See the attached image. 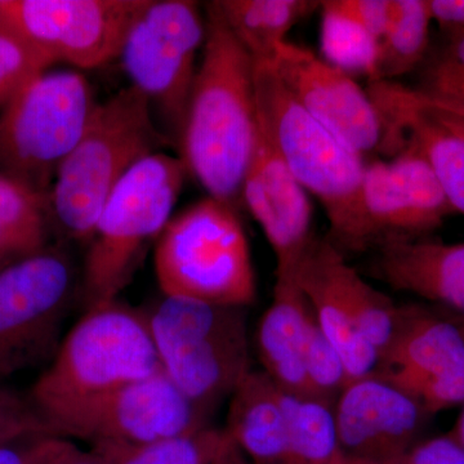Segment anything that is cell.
Instances as JSON below:
<instances>
[{
    "mask_svg": "<svg viewBox=\"0 0 464 464\" xmlns=\"http://www.w3.org/2000/svg\"><path fill=\"white\" fill-rule=\"evenodd\" d=\"M340 279L357 328L374 348L380 362L395 338L401 304L366 282L346 257L341 262Z\"/></svg>",
    "mask_w": 464,
    "mask_h": 464,
    "instance_id": "cell-27",
    "label": "cell"
},
{
    "mask_svg": "<svg viewBox=\"0 0 464 464\" xmlns=\"http://www.w3.org/2000/svg\"><path fill=\"white\" fill-rule=\"evenodd\" d=\"M149 0H0L7 27L52 65L97 69L119 58Z\"/></svg>",
    "mask_w": 464,
    "mask_h": 464,
    "instance_id": "cell-11",
    "label": "cell"
},
{
    "mask_svg": "<svg viewBox=\"0 0 464 464\" xmlns=\"http://www.w3.org/2000/svg\"><path fill=\"white\" fill-rule=\"evenodd\" d=\"M241 200L274 250L276 275L295 274L316 237L313 234V206L308 192L259 128Z\"/></svg>",
    "mask_w": 464,
    "mask_h": 464,
    "instance_id": "cell-18",
    "label": "cell"
},
{
    "mask_svg": "<svg viewBox=\"0 0 464 464\" xmlns=\"http://www.w3.org/2000/svg\"><path fill=\"white\" fill-rule=\"evenodd\" d=\"M320 45L324 60L346 74L368 76L373 81L380 42L355 21L322 2Z\"/></svg>",
    "mask_w": 464,
    "mask_h": 464,
    "instance_id": "cell-28",
    "label": "cell"
},
{
    "mask_svg": "<svg viewBox=\"0 0 464 464\" xmlns=\"http://www.w3.org/2000/svg\"><path fill=\"white\" fill-rule=\"evenodd\" d=\"M454 213L435 173L414 146L366 163L353 230L340 249L364 252L384 241L422 237Z\"/></svg>",
    "mask_w": 464,
    "mask_h": 464,
    "instance_id": "cell-12",
    "label": "cell"
},
{
    "mask_svg": "<svg viewBox=\"0 0 464 464\" xmlns=\"http://www.w3.org/2000/svg\"><path fill=\"white\" fill-rule=\"evenodd\" d=\"M63 439L57 438L56 441H54L53 447H52L50 453L45 456L44 459L42 460L39 464H51L52 459H53L54 454L57 453L58 448L63 444Z\"/></svg>",
    "mask_w": 464,
    "mask_h": 464,
    "instance_id": "cell-44",
    "label": "cell"
},
{
    "mask_svg": "<svg viewBox=\"0 0 464 464\" xmlns=\"http://www.w3.org/2000/svg\"><path fill=\"white\" fill-rule=\"evenodd\" d=\"M160 371L145 311L116 301L87 310L72 326L29 400L48 432L67 439L102 400Z\"/></svg>",
    "mask_w": 464,
    "mask_h": 464,
    "instance_id": "cell-2",
    "label": "cell"
},
{
    "mask_svg": "<svg viewBox=\"0 0 464 464\" xmlns=\"http://www.w3.org/2000/svg\"><path fill=\"white\" fill-rule=\"evenodd\" d=\"M74 282L69 256L50 246L0 270V382L52 362Z\"/></svg>",
    "mask_w": 464,
    "mask_h": 464,
    "instance_id": "cell-10",
    "label": "cell"
},
{
    "mask_svg": "<svg viewBox=\"0 0 464 464\" xmlns=\"http://www.w3.org/2000/svg\"><path fill=\"white\" fill-rule=\"evenodd\" d=\"M375 373L430 415L464 404V326L423 304H401L395 338Z\"/></svg>",
    "mask_w": 464,
    "mask_h": 464,
    "instance_id": "cell-13",
    "label": "cell"
},
{
    "mask_svg": "<svg viewBox=\"0 0 464 464\" xmlns=\"http://www.w3.org/2000/svg\"><path fill=\"white\" fill-rule=\"evenodd\" d=\"M373 274L391 288L456 311L464 319V243L423 237L384 241L377 248Z\"/></svg>",
    "mask_w": 464,
    "mask_h": 464,
    "instance_id": "cell-20",
    "label": "cell"
},
{
    "mask_svg": "<svg viewBox=\"0 0 464 464\" xmlns=\"http://www.w3.org/2000/svg\"><path fill=\"white\" fill-rule=\"evenodd\" d=\"M440 105V103H439ZM441 106L442 109L445 110V111L448 112L449 115L451 116V118L454 119V121H457L458 124L460 125V127L463 128L464 130V111H462V110H459V109H453V108H448V106H442V105H440Z\"/></svg>",
    "mask_w": 464,
    "mask_h": 464,
    "instance_id": "cell-43",
    "label": "cell"
},
{
    "mask_svg": "<svg viewBox=\"0 0 464 464\" xmlns=\"http://www.w3.org/2000/svg\"><path fill=\"white\" fill-rule=\"evenodd\" d=\"M392 464H464V448L448 433L422 440Z\"/></svg>",
    "mask_w": 464,
    "mask_h": 464,
    "instance_id": "cell-32",
    "label": "cell"
},
{
    "mask_svg": "<svg viewBox=\"0 0 464 464\" xmlns=\"http://www.w3.org/2000/svg\"><path fill=\"white\" fill-rule=\"evenodd\" d=\"M34 411L29 398H24L17 391L9 389L0 382V418L24 414Z\"/></svg>",
    "mask_w": 464,
    "mask_h": 464,
    "instance_id": "cell-39",
    "label": "cell"
},
{
    "mask_svg": "<svg viewBox=\"0 0 464 464\" xmlns=\"http://www.w3.org/2000/svg\"><path fill=\"white\" fill-rule=\"evenodd\" d=\"M347 464H392V463H375L368 460L347 459Z\"/></svg>",
    "mask_w": 464,
    "mask_h": 464,
    "instance_id": "cell-46",
    "label": "cell"
},
{
    "mask_svg": "<svg viewBox=\"0 0 464 464\" xmlns=\"http://www.w3.org/2000/svg\"><path fill=\"white\" fill-rule=\"evenodd\" d=\"M347 459L392 463L422 441L431 417L405 391L374 373L347 382L333 405Z\"/></svg>",
    "mask_w": 464,
    "mask_h": 464,
    "instance_id": "cell-16",
    "label": "cell"
},
{
    "mask_svg": "<svg viewBox=\"0 0 464 464\" xmlns=\"http://www.w3.org/2000/svg\"><path fill=\"white\" fill-rule=\"evenodd\" d=\"M308 311L295 275H276L273 302L259 320L256 343L262 372L277 389L314 398L304 368Z\"/></svg>",
    "mask_w": 464,
    "mask_h": 464,
    "instance_id": "cell-21",
    "label": "cell"
},
{
    "mask_svg": "<svg viewBox=\"0 0 464 464\" xmlns=\"http://www.w3.org/2000/svg\"><path fill=\"white\" fill-rule=\"evenodd\" d=\"M282 400L288 420L290 464H347L333 405L283 391Z\"/></svg>",
    "mask_w": 464,
    "mask_h": 464,
    "instance_id": "cell-26",
    "label": "cell"
},
{
    "mask_svg": "<svg viewBox=\"0 0 464 464\" xmlns=\"http://www.w3.org/2000/svg\"><path fill=\"white\" fill-rule=\"evenodd\" d=\"M188 169L182 159L155 152L132 168L106 200L88 241L83 276L87 310L118 301L143 248L172 219Z\"/></svg>",
    "mask_w": 464,
    "mask_h": 464,
    "instance_id": "cell-7",
    "label": "cell"
},
{
    "mask_svg": "<svg viewBox=\"0 0 464 464\" xmlns=\"http://www.w3.org/2000/svg\"><path fill=\"white\" fill-rule=\"evenodd\" d=\"M145 314L161 372L208 414L253 371L246 308L163 295Z\"/></svg>",
    "mask_w": 464,
    "mask_h": 464,
    "instance_id": "cell-4",
    "label": "cell"
},
{
    "mask_svg": "<svg viewBox=\"0 0 464 464\" xmlns=\"http://www.w3.org/2000/svg\"><path fill=\"white\" fill-rule=\"evenodd\" d=\"M418 91L442 105L464 111V76L423 84Z\"/></svg>",
    "mask_w": 464,
    "mask_h": 464,
    "instance_id": "cell-38",
    "label": "cell"
},
{
    "mask_svg": "<svg viewBox=\"0 0 464 464\" xmlns=\"http://www.w3.org/2000/svg\"><path fill=\"white\" fill-rule=\"evenodd\" d=\"M432 23L449 33L464 30V0H427Z\"/></svg>",
    "mask_w": 464,
    "mask_h": 464,
    "instance_id": "cell-37",
    "label": "cell"
},
{
    "mask_svg": "<svg viewBox=\"0 0 464 464\" xmlns=\"http://www.w3.org/2000/svg\"><path fill=\"white\" fill-rule=\"evenodd\" d=\"M460 76H464V30L450 33L447 45L427 69L424 84Z\"/></svg>",
    "mask_w": 464,
    "mask_h": 464,
    "instance_id": "cell-35",
    "label": "cell"
},
{
    "mask_svg": "<svg viewBox=\"0 0 464 464\" xmlns=\"http://www.w3.org/2000/svg\"><path fill=\"white\" fill-rule=\"evenodd\" d=\"M97 106L81 72L47 70L35 76L0 112V172L48 197Z\"/></svg>",
    "mask_w": 464,
    "mask_h": 464,
    "instance_id": "cell-8",
    "label": "cell"
},
{
    "mask_svg": "<svg viewBox=\"0 0 464 464\" xmlns=\"http://www.w3.org/2000/svg\"><path fill=\"white\" fill-rule=\"evenodd\" d=\"M346 256L328 239H314L295 271L320 328L340 353L347 382L373 374L378 355L357 328L340 279Z\"/></svg>",
    "mask_w": 464,
    "mask_h": 464,
    "instance_id": "cell-19",
    "label": "cell"
},
{
    "mask_svg": "<svg viewBox=\"0 0 464 464\" xmlns=\"http://www.w3.org/2000/svg\"><path fill=\"white\" fill-rule=\"evenodd\" d=\"M383 125L381 151L414 146L430 164L454 213L464 215V130L436 101L395 82L368 90Z\"/></svg>",
    "mask_w": 464,
    "mask_h": 464,
    "instance_id": "cell-17",
    "label": "cell"
},
{
    "mask_svg": "<svg viewBox=\"0 0 464 464\" xmlns=\"http://www.w3.org/2000/svg\"><path fill=\"white\" fill-rule=\"evenodd\" d=\"M155 274L163 295L246 308L257 282L235 207L209 197L170 219L159 237Z\"/></svg>",
    "mask_w": 464,
    "mask_h": 464,
    "instance_id": "cell-6",
    "label": "cell"
},
{
    "mask_svg": "<svg viewBox=\"0 0 464 464\" xmlns=\"http://www.w3.org/2000/svg\"><path fill=\"white\" fill-rule=\"evenodd\" d=\"M213 464H250V462L244 456L243 451L234 444L230 436H228L227 444L222 449L221 453H219V456L217 457Z\"/></svg>",
    "mask_w": 464,
    "mask_h": 464,
    "instance_id": "cell-41",
    "label": "cell"
},
{
    "mask_svg": "<svg viewBox=\"0 0 464 464\" xmlns=\"http://www.w3.org/2000/svg\"><path fill=\"white\" fill-rule=\"evenodd\" d=\"M460 320H462L464 326L463 317H460ZM450 435L453 436V438L456 439L457 441L459 442V444L464 448V404L463 411H460L456 426H454L453 431L450 432Z\"/></svg>",
    "mask_w": 464,
    "mask_h": 464,
    "instance_id": "cell-42",
    "label": "cell"
},
{
    "mask_svg": "<svg viewBox=\"0 0 464 464\" xmlns=\"http://www.w3.org/2000/svg\"><path fill=\"white\" fill-rule=\"evenodd\" d=\"M52 464H110V462L93 449L83 451L75 445H70Z\"/></svg>",
    "mask_w": 464,
    "mask_h": 464,
    "instance_id": "cell-40",
    "label": "cell"
},
{
    "mask_svg": "<svg viewBox=\"0 0 464 464\" xmlns=\"http://www.w3.org/2000/svg\"><path fill=\"white\" fill-rule=\"evenodd\" d=\"M12 262H14V259L8 258L5 257V256L0 255V270H2L3 267H5V266L12 264Z\"/></svg>",
    "mask_w": 464,
    "mask_h": 464,
    "instance_id": "cell-45",
    "label": "cell"
},
{
    "mask_svg": "<svg viewBox=\"0 0 464 464\" xmlns=\"http://www.w3.org/2000/svg\"><path fill=\"white\" fill-rule=\"evenodd\" d=\"M56 436L29 435L0 447V464H39L50 453Z\"/></svg>",
    "mask_w": 464,
    "mask_h": 464,
    "instance_id": "cell-34",
    "label": "cell"
},
{
    "mask_svg": "<svg viewBox=\"0 0 464 464\" xmlns=\"http://www.w3.org/2000/svg\"><path fill=\"white\" fill-rule=\"evenodd\" d=\"M255 92L259 130L302 188L322 201L331 226L328 240L340 249L356 221L364 157L320 124L271 63H255Z\"/></svg>",
    "mask_w": 464,
    "mask_h": 464,
    "instance_id": "cell-5",
    "label": "cell"
},
{
    "mask_svg": "<svg viewBox=\"0 0 464 464\" xmlns=\"http://www.w3.org/2000/svg\"><path fill=\"white\" fill-rule=\"evenodd\" d=\"M431 24L427 0H390L389 24L378 45L372 82H392L420 65L429 48Z\"/></svg>",
    "mask_w": 464,
    "mask_h": 464,
    "instance_id": "cell-25",
    "label": "cell"
},
{
    "mask_svg": "<svg viewBox=\"0 0 464 464\" xmlns=\"http://www.w3.org/2000/svg\"><path fill=\"white\" fill-rule=\"evenodd\" d=\"M29 435H51L35 411L0 418V447Z\"/></svg>",
    "mask_w": 464,
    "mask_h": 464,
    "instance_id": "cell-36",
    "label": "cell"
},
{
    "mask_svg": "<svg viewBox=\"0 0 464 464\" xmlns=\"http://www.w3.org/2000/svg\"><path fill=\"white\" fill-rule=\"evenodd\" d=\"M219 14L253 63H273L286 35L320 8L313 0H218Z\"/></svg>",
    "mask_w": 464,
    "mask_h": 464,
    "instance_id": "cell-23",
    "label": "cell"
},
{
    "mask_svg": "<svg viewBox=\"0 0 464 464\" xmlns=\"http://www.w3.org/2000/svg\"><path fill=\"white\" fill-rule=\"evenodd\" d=\"M207 24L188 0H149L125 36L119 60L134 88L181 136Z\"/></svg>",
    "mask_w": 464,
    "mask_h": 464,
    "instance_id": "cell-9",
    "label": "cell"
},
{
    "mask_svg": "<svg viewBox=\"0 0 464 464\" xmlns=\"http://www.w3.org/2000/svg\"><path fill=\"white\" fill-rule=\"evenodd\" d=\"M225 430L207 426L199 431L133 449L92 448L111 464H213L227 444Z\"/></svg>",
    "mask_w": 464,
    "mask_h": 464,
    "instance_id": "cell-29",
    "label": "cell"
},
{
    "mask_svg": "<svg viewBox=\"0 0 464 464\" xmlns=\"http://www.w3.org/2000/svg\"><path fill=\"white\" fill-rule=\"evenodd\" d=\"M207 35L183 124L182 161L209 197L235 207L257 140L255 63L207 5Z\"/></svg>",
    "mask_w": 464,
    "mask_h": 464,
    "instance_id": "cell-1",
    "label": "cell"
},
{
    "mask_svg": "<svg viewBox=\"0 0 464 464\" xmlns=\"http://www.w3.org/2000/svg\"><path fill=\"white\" fill-rule=\"evenodd\" d=\"M333 7L381 41L390 17V0H331Z\"/></svg>",
    "mask_w": 464,
    "mask_h": 464,
    "instance_id": "cell-33",
    "label": "cell"
},
{
    "mask_svg": "<svg viewBox=\"0 0 464 464\" xmlns=\"http://www.w3.org/2000/svg\"><path fill=\"white\" fill-rule=\"evenodd\" d=\"M166 143L148 97L133 85L99 103L81 141L60 167L48 194L51 218L90 241L106 200L125 174Z\"/></svg>",
    "mask_w": 464,
    "mask_h": 464,
    "instance_id": "cell-3",
    "label": "cell"
},
{
    "mask_svg": "<svg viewBox=\"0 0 464 464\" xmlns=\"http://www.w3.org/2000/svg\"><path fill=\"white\" fill-rule=\"evenodd\" d=\"M271 65L293 97L348 149L362 157L381 150V116L353 76L289 41L280 45Z\"/></svg>",
    "mask_w": 464,
    "mask_h": 464,
    "instance_id": "cell-15",
    "label": "cell"
},
{
    "mask_svg": "<svg viewBox=\"0 0 464 464\" xmlns=\"http://www.w3.org/2000/svg\"><path fill=\"white\" fill-rule=\"evenodd\" d=\"M210 426L209 414L163 372L121 387L72 426L67 438L92 448L133 449L179 438Z\"/></svg>",
    "mask_w": 464,
    "mask_h": 464,
    "instance_id": "cell-14",
    "label": "cell"
},
{
    "mask_svg": "<svg viewBox=\"0 0 464 464\" xmlns=\"http://www.w3.org/2000/svg\"><path fill=\"white\" fill-rule=\"evenodd\" d=\"M224 430L250 464H290L282 391L264 372H250L234 391Z\"/></svg>",
    "mask_w": 464,
    "mask_h": 464,
    "instance_id": "cell-22",
    "label": "cell"
},
{
    "mask_svg": "<svg viewBox=\"0 0 464 464\" xmlns=\"http://www.w3.org/2000/svg\"><path fill=\"white\" fill-rule=\"evenodd\" d=\"M51 66L50 61L16 34L0 25V106H5L21 88Z\"/></svg>",
    "mask_w": 464,
    "mask_h": 464,
    "instance_id": "cell-31",
    "label": "cell"
},
{
    "mask_svg": "<svg viewBox=\"0 0 464 464\" xmlns=\"http://www.w3.org/2000/svg\"><path fill=\"white\" fill-rule=\"evenodd\" d=\"M304 368L314 398L334 405L347 383L346 368L340 353L317 324L311 307L304 340Z\"/></svg>",
    "mask_w": 464,
    "mask_h": 464,
    "instance_id": "cell-30",
    "label": "cell"
},
{
    "mask_svg": "<svg viewBox=\"0 0 464 464\" xmlns=\"http://www.w3.org/2000/svg\"><path fill=\"white\" fill-rule=\"evenodd\" d=\"M50 219L47 195L0 172V255L16 261L48 248Z\"/></svg>",
    "mask_w": 464,
    "mask_h": 464,
    "instance_id": "cell-24",
    "label": "cell"
}]
</instances>
